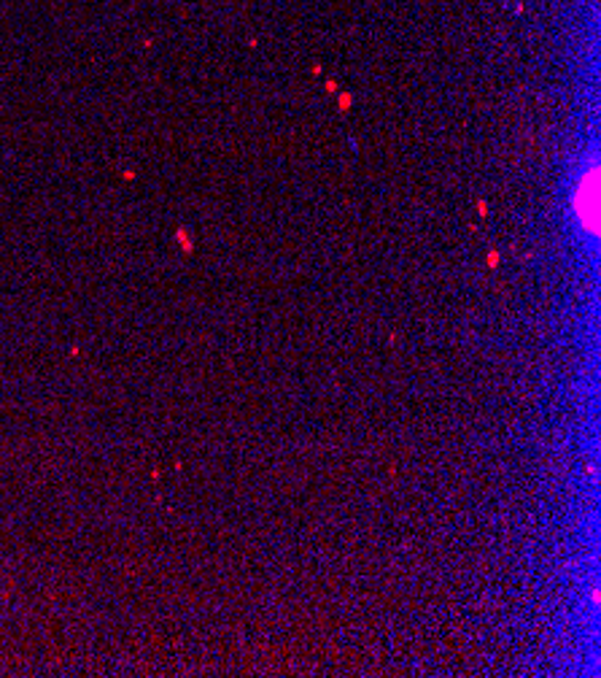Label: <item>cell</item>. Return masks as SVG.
Here are the masks:
<instances>
[{
  "label": "cell",
  "instance_id": "1",
  "mask_svg": "<svg viewBox=\"0 0 601 678\" xmlns=\"http://www.w3.org/2000/svg\"><path fill=\"white\" fill-rule=\"evenodd\" d=\"M574 212L582 227L597 236L599 233V168L593 165L586 176H582L578 195H574Z\"/></svg>",
  "mask_w": 601,
  "mask_h": 678
}]
</instances>
